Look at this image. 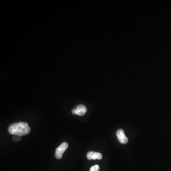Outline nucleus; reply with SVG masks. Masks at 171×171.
Segmentation results:
<instances>
[{
  "label": "nucleus",
  "mask_w": 171,
  "mask_h": 171,
  "mask_svg": "<svg viewBox=\"0 0 171 171\" xmlns=\"http://www.w3.org/2000/svg\"><path fill=\"white\" fill-rule=\"evenodd\" d=\"M21 136H17V135H15L14 137H13V140L15 141H19L21 139Z\"/></svg>",
  "instance_id": "0eeeda50"
},
{
  "label": "nucleus",
  "mask_w": 171,
  "mask_h": 171,
  "mask_svg": "<svg viewBox=\"0 0 171 171\" xmlns=\"http://www.w3.org/2000/svg\"><path fill=\"white\" fill-rule=\"evenodd\" d=\"M100 169V167L98 165H95L90 168V171H99Z\"/></svg>",
  "instance_id": "423d86ee"
},
{
  "label": "nucleus",
  "mask_w": 171,
  "mask_h": 171,
  "mask_svg": "<svg viewBox=\"0 0 171 171\" xmlns=\"http://www.w3.org/2000/svg\"><path fill=\"white\" fill-rule=\"evenodd\" d=\"M117 136L119 142L122 144H125L128 142V138L125 136V132L122 129H119L117 132Z\"/></svg>",
  "instance_id": "20e7f679"
},
{
  "label": "nucleus",
  "mask_w": 171,
  "mask_h": 171,
  "mask_svg": "<svg viewBox=\"0 0 171 171\" xmlns=\"http://www.w3.org/2000/svg\"><path fill=\"white\" fill-rule=\"evenodd\" d=\"M68 147V144L66 142H64L60 145L56 149V152L55 153V156L56 158L60 159L61 158L62 155L63 154L65 151Z\"/></svg>",
  "instance_id": "f03ea898"
},
{
  "label": "nucleus",
  "mask_w": 171,
  "mask_h": 171,
  "mask_svg": "<svg viewBox=\"0 0 171 171\" xmlns=\"http://www.w3.org/2000/svg\"><path fill=\"white\" fill-rule=\"evenodd\" d=\"M87 158L89 160H100L102 158V155L98 152H89L87 155Z\"/></svg>",
  "instance_id": "39448f33"
},
{
  "label": "nucleus",
  "mask_w": 171,
  "mask_h": 171,
  "mask_svg": "<svg viewBox=\"0 0 171 171\" xmlns=\"http://www.w3.org/2000/svg\"><path fill=\"white\" fill-rule=\"evenodd\" d=\"M30 128L28 124L25 122H18L11 125L8 128L10 134L17 136H25L29 134Z\"/></svg>",
  "instance_id": "f257e3e1"
},
{
  "label": "nucleus",
  "mask_w": 171,
  "mask_h": 171,
  "mask_svg": "<svg viewBox=\"0 0 171 171\" xmlns=\"http://www.w3.org/2000/svg\"><path fill=\"white\" fill-rule=\"evenodd\" d=\"M87 112V108L83 105H79L77 106L76 108H74L72 110V114L77 115L80 116L84 115Z\"/></svg>",
  "instance_id": "7ed1b4c3"
}]
</instances>
